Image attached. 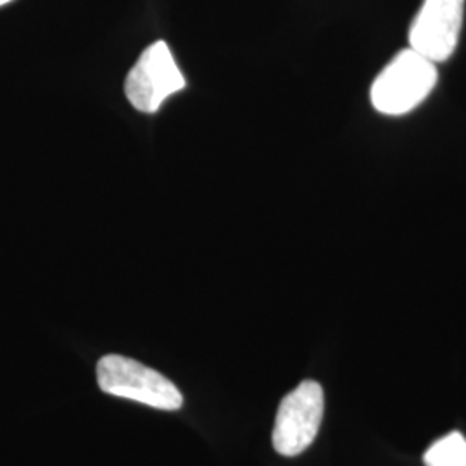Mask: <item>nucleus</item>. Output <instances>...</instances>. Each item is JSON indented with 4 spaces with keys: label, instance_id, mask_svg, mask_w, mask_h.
I'll list each match as a JSON object with an SVG mask.
<instances>
[{
    "label": "nucleus",
    "instance_id": "obj_7",
    "mask_svg": "<svg viewBox=\"0 0 466 466\" xmlns=\"http://www.w3.org/2000/svg\"><path fill=\"white\" fill-rule=\"evenodd\" d=\"M9 2H13V0H0V7L5 5V4H9Z\"/></svg>",
    "mask_w": 466,
    "mask_h": 466
},
{
    "label": "nucleus",
    "instance_id": "obj_5",
    "mask_svg": "<svg viewBox=\"0 0 466 466\" xmlns=\"http://www.w3.org/2000/svg\"><path fill=\"white\" fill-rule=\"evenodd\" d=\"M465 16V0H423L410 26V49L435 65L456 52Z\"/></svg>",
    "mask_w": 466,
    "mask_h": 466
},
{
    "label": "nucleus",
    "instance_id": "obj_3",
    "mask_svg": "<svg viewBox=\"0 0 466 466\" xmlns=\"http://www.w3.org/2000/svg\"><path fill=\"white\" fill-rule=\"evenodd\" d=\"M185 85L184 73L167 42L157 40L144 49L130 69L125 80V96L137 111L152 115Z\"/></svg>",
    "mask_w": 466,
    "mask_h": 466
},
{
    "label": "nucleus",
    "instance_id": "obj_1",
    "mask_svg": "<svg viewBox=\"0 0 466 466\" xmlns=\"http://www.w3.org/2000/svg\"><path fill=\"white\" fill-rule=\"evenodd\" d=\"M437 80V65L408 47L377 75L370 88V99L380 115L404 116L427 100Z\"/></svg>",
    "mask_w": 466,
    "mask_h": 466
},
{
    "label": "nucleus",
    "instance_id": "obj_6",
    "mask_svg": "<svg viewBox=\"0 0 466 466\" xmlns=\"http://www.w3.org/2000/svg\"><path fill=\"white\" fill-rule=\"evenodd\" d=\"M425 466H466V439L451 432L437 439L423 454Z\"/></svg>",
    "mask_w": 466,
    "mask_h": 466
},
{
    "label": "nucleus",
    "instance_id": "obj_2",
    "mask_svg": "<svg viewBox=\"0 0 466 466\" xmlns=\"http://www.w3.org/2000/svg\"><path fill=\"white\" fill-rule=\"evenodd\" d=\"M97 382L100 390L111 396L138 400L157 410L175 411L184 404L175 383L159 371L125 356H104L97 363Z\"/></svg>",
    "mask_w": 466,
    "mask_h": 466
},
{
    "label": "nucleus",
    "instance_id": "obj_4",
    "mask_svg": "<svg viewBox=\"0 0 466 466\" xmlns=\"http://www.w3.org/2000/svg\"><path fill=\"white\" fill-rule=\"evenodd\" d=\"M325 410L323 389L304 380L283 398L273 429V448L282 456H298L317 439Z\"/></svg>",
    "mask_w": 466,
    "mask_h": 466
}]
</instances>
